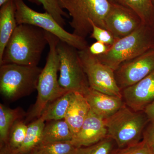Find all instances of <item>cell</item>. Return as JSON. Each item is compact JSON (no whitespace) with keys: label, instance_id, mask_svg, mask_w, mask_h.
<instances>
[{"label":"cell","instance_id":"obj_27","mask_svg":"<svg viewBox=\"0 0 154 154\" xmlns=\"http://www.w3.org/2000/svg\"><path fill=\"white\" fill-rule=\"evenodd\" d=\"M112 154H152L150 146L143 139L138 143L123 148L116 147Z\"/></svg>","mask_w":154,"mask_h":154},{"label":"cell","instance_id":"obj_24","mask_svg":"<svg viewBox=\"0 0 154 154\" xmlns=\"http://www.w3.org/2000/svg\"><path fill=\"white\" fill-rule=\"evenodd\" d=\"M38 5H42L45 12L51 14L62 26L66 25L64 17L69 18L67 14L60 5L58 0H36Z\"/></svg>","mask_w":154,"mask_h":154},{"label":"cell","instance_id":"obj_19","mask_svg":"<svg viewBox=\"0 0 154 154\" xmlns=\"http://www.w3.org/2000/svg\"><path fill=\"white\" fill-rule=\"evenodd\" d=\"M112 4L126 7L139 16L143 23L152 27L154 25V7L152 0H109Z\"/></svg>","mask_w":154,"mask_h":154},{"label":"cell","instance_id":"obj_9","mask_svg":"<svg viewBox=\"0 0 154 154\" xmlns=\"http://www.w3.org/2000/svg\"><path fill=\"white\" fill-rule=\"evenodd\" d=\"M88 48L79 50V55L90 88L108 95L122 97L114 71L92 55Z\"/></svg>","mask_w":154,"mask_h":154},{"label":"cell","instance_id":"obj_23","mask_svg":"<svg viewBox=\"0 0 154 154\" xmlns=\"http://www.w3.org/2000/svg\"><path fill=\"white\" fill-rule=\"evenodd\" d=\"M28 125L21 120H17L12 126L7 145L14 150L18 151L25 140Z\"/></svg>","mask_w":154,"mask_h":154},{"label":"cell","instance_id":"obj_8","mask_svg":"<svg viewBox=\"0 0 154 154\" xmlns=\"http://www.w3.org/2000/svg\"><path fill=\"white\" fill-rule=\"evenodd\" d=\"M57 49L60 61V85L67 91L84 94L90 86L79 50L60 40Z\"/></svg>","mask_w":154,"mask_h":154},{"label":"cell","instance_id":"obj_1","mask_svg":"<svg viewBox=\"0 0 154 154\" xmlns=\"http://www.w3.org/2000/svg\"><path fill=\"white\" fill-rule=\"evenodd\" d=\"M47 45L46 31L32 25H18L6 45L0 65L37 66Z\"/></svg>","mask_w":154,"mask_h":154},{"label":"cell","instance_id":"obj_13","mask_svg":"<svg viewBox=\"0 0 154 154\" xmlns=\"http://www.w3.org/2000/svg\"><path fill=\"white\" fill-rule=\"evenodd\" d=\"M107 136L104 119L91 110L79 131L71 142L78 148L88 146L99 142Z\"/></svg>","mask_w":154,"mask_h":154},{"label":"cell","instance_id":"obj_14","mask_svg":"<svg viewBox=\"0 0 154 154\" xmlns=\"http://www.w3.org/2000/svg\"><path fill=\"white\" fill-rule=\"evenodd\" d=\"M83 95L91 110L104 119L113 115L125 105L122 97L104 94L90 87Z\"/></svg>","mask_w":154,"mask_h":154},{"label":"cell","instance_id":"obj_31","mask_svg":"<svg viewBox=\"0 0 154 154\" xmlns=\"http://www.w3.org/2000/svg\"><path fill=\"white\" fill-rule=\"evenodd\" d=\"M0 154H22L17 151L11 149L7 145L0 146Z\"/></svg>","mask_w":154,"mask_h":154},{"label":"cell","instance_id":"obj_28","mask_svg":"<svg viewBox=\"0 0 154 154\" xmlns=\"http://www.w3.org/2000/svg\"><path fill=\"white\" fill-rule=\"evenodd\" d=\"M110 46L100 42L96 41L88 46V50L92 55L98 56L105 54L109 49Z\"/></svg>","mask_w":154,"mask_h":154},{"label":"cell","instance_id":"obj_30","mask_svg":"<svg viewBox=\"0 0 154 154\" xmlns=\"http://www.w3.org/2000/svg\"><path fill=\"white\" fill-rule=\"evenodd\" d=\"M149 121L154 122V100L147 105L143 110Z\"/></svg>","mask_w":154,"mask_h":154},{"label":"cell","instance_id":"obj_4","mask_svg":"<svg viewBox=\"0 0 154 154\" xmlns=\"http://www.w3.org/2000/svg\"><path fill=\"white\" fill-rule=\"evenodd\" d=\"M60 5L71 17L73 33L85 38L92 31L90 21L106 29L105 20L111 8L109 0H58Z\"/></svg>","mask_w":154,"mask_h":154},{"label":"cell","instance_id":"obj_17","mask_svg":"<svg viewBox=\"0 0 154 154\" xmlns=\"http://www.w3.org/2000/svg\"><path fill=\"white\" fill-rule=\"evenodd\" d=\"M45 122L40 116L28 125L25 140L17 151L22 154H30L39 149L42 145Z\"/></svg>","mask_w":154,"mask_h":154},{"label":"cell","instance_id":"obj_16","mask_svg":"<svg viewBox=\"0 0 154 154\" xmlns=\"http://www.w3.org/2000/svg\"><path fill=\"white\" fill-rule=\"evenodd\" d=\"M14 0H10L0 9V61L4 51L18 25Z\"/></svg>","mask_w":154,"mask_h":154},{"label":"cell","instance_id":"obj_35","mask_svg":"<svg viewBox=\"0 0 154 154\" xmlns=\"http://www.w3.org/2000/svg\"><path fill=\"white\" fill-rule=\"evenodd\" d=\"M152 3L154 7V0H152Z\"/></svg>","mask_w":154,"mask_h":154},{"label":"cell","instance_id":"obj_36","mask_svg":"<svg viewBox=\"0 0 154 154\" xmlns=\"http://www.w3.org/2000/svg\"><path fill=\"white\" fill-rule=\"evenodd\" d=\"M153 30L154 35V25L152 26Z\"/></svg>","mask_w":154,"mask_h":154},{"label":"cell","instance_id":"obj_11","mask_svg":"<svg viewBox=\"0 0 154 154\" xmlns=\"http://www.w3.org/2000/svg\"><path fill=\"white\" fill-rule=\"evenodd\" d=\"M105 24L106 29L116 39H119L131 34L144 24L139 16L132 10L111 3Z\"/></svg>","mask_w":154,"mask_h":154},{"label":"cell","instance_id":"obj_22","mask_svg":"<svg viewBox=\"0 0 154 154\" xmlns=\"http://www.w3.org/2000/svg\"><path fill=\"white\" fill-rule=\"evenodd\" d=\"M116 147L114 140L107 136L97 143L79 148L77 154H112Z\"/></svg>","mask_w":154,"mask_h":154},{"label":"cell","instance_id":"obj_12","mask_svg":"<svg viewBox=\"0 0 154 154\" xmlns=\"http://www.w3.org/2000/svg\"><path fill=\"white\" fill-rule=\"evenodd\" d=\"M127 106L135 111L143 110L154 100V70L138 82L122 91Z\"/></svg>","mask_w":154,"mask_h":154},{"label":"cell","instance_id":"obj_25","mask_svg":"<svg viewBox=\"0 0 154 154\" xmlns=\"http://www.w3.org/2000/svg\"><path fill=\"white\" fill-rule=\"evenodd\" d=\"M79 148L71 141L45 144L39 149L42 154H77Z\"/></svg>","mask_w":154,"mask_h":154},{"label":"cell","instance_id":"obj_10","mask_svg":"<svg viewBox=\"0 0 154 154\" xmlns=\"http://www.w3.org/2000/svg\"><path fill=\"white\" fill-rule=\"evenodd\" d=\"M154 70V48L122 63L114 71L121 91L136 84Z\"/></svg>","mask_w":154,"mask_h":154},{"label":"cell","instance_id":"obj_7","mask_svg":"<svg viewBox=\"0 0 154 154\" xmlns=\"http://www.w3.org/2000/svg\"><path fill=\"white\" fill-rule=\"evenodd\" d=\"M14 3L18 25L28 24L41 28L78 50L85 49L89 46L85 38L69 33L47 12L40 13L34 11L28 7L24 0H14Z\"/></svg>","mask_w":154,"mask_h":154},{"label":"cell","instance_id":"obj_34","mask_svg":"<svg viewBox=\"0 0 154 154\" xmlns=\"http://www.w3.org/2000/svg\"><path fill=\"white\" fill-rule=\"evenodd\" d=\"M151 149L152 153V154H154V143L152 144L150 146Z\"/></svg>","mask_w":154,"mask_h":154},{"label":"cell","instance_id":"obj_20","mask_svg":"<svg viewBox=\"0 0 154 154\" xmlns=\"http://www.w3.org/2000/svg\"><path fill=\"white\" fill-rule=\"evenodd\" d=\"M74 92L68 91L56 99L48 106L41 116L46 122L63 119L68 110Z\"/></svg>","mask_w":154,"mask_h":154},{"label":"cell","instance_id":"obj_15","mask_svg":"<svg viewBox=\"0 0 154 154\" xmlns=\"http://www.w3.org/2000/svg\"><path fill=\"white\" fill-rule=\"evenodd\" d=\"M91 110L90 105L83 94L74 92L64 119L68 125L73 137L79 131Z\"/></svg>","mask_w":154,"mask_h":154},{"label":"cell","instance_id":"obj_3","mask_svg":"<svg viewBox=\"0 0 154 154\" xmlns=\"http://www.w3.org/2000/svg\"><path fill=\"white\" fill-rule=\"evenodd\" d=\"M104 120L107 136L113 139L118 148L133 145L142 140L144 131L149 122L143 110L135 111L125 104Z\"/></svg>","mask_w":154,"mask_h":154},{"label":"cell","instance_id":"obj_33","mask_svg":"<svg viewBox=\"0 0 154 154\" xmlns=\"http://www.w3.org/2000/svg\"><path fill=\"white\" fill-rule=\"evenodd\" d=\"M30 154H42V152L40 149H38L37 150L35 151L33 153Z\"/></svg>","mask_w":154,"mask_h":154},{"label":"cell","instance_id":"obj_26","mask_svg":"<svg viewBox=\"0 0 154 154\" xmlns=\"http://www.w3.org/2000/svg\"><path fill=\"white\" fill-rule=\"evenodd\" d=\"M92 26V31L90 35V37L94 38L96 41L100 42L109 46H112L116 41L113 34L107 29L100 28L90 21Z\"/></svg>","mask_w":154,"mask_h":154},{"label":"cell","instance_id":"obj_5","mask_svg":"<svg viewBox=\"0 0 154 154\" xmlns=\"http://www.w3.org/2000/svg\"><path fill=\"white\" fill-rule=\"evenodd\" d=\"M154 48L152 27L143 24L131 34L116 39L106 53L96 57L115 71L124 62Z\"/></svg>","mask_w":154,"mask_h":154},{"label":"cell","instance_id":"obj_21","mask_svg":"<svg viewBox=\"0 0 154 154\" xmlns=\"http://www.w3.org/2000/svg\"><path fill=\"white\" fill-rule=\"evenodd\" d=\"M22 114L19 108L12 109L0 104V146L7 145L11 128Z\"/></svg>","mask_w":154,"mask_h":154},{"label":"cell","instance_id":"obj_6","mask_svg":"<svg viewBox=\"0 0 154 154\" xmlns=\"http://www.w3.org/2000/svg\"><path fill=\"white\" fill-rule=\"evenodd\" d=\"M42 69L17 64L0 67V92L6 99L15 101L36 90Z\"/></svg>","mask_w":154,"mask_h":154},{"label":"cell","instance_id":"obj_29","mask_svg":"<svg viewBox=\"0 0 154 154\" xmlns=\"http://www.w3.org/2000/svg\"><path fill=\"white\" fill-rule=\"evenodd\" d=\"M143 139L150 146L154 143V122H150L145 128Z\"/></svg>","mask_w":154,"mask_h":154},{"label":"cell","instance_id":"obj_32","mask_svg":"<svg viewBox=\"0 0 154 154\" xmlns=\"http://www.w3.org/2000/svg\"><path fill=\"white\" fill-rule=\"evenodd\" d=\"M10 0H0V7L4 5V4H5L7 2H8ZM30 1V2H31L32 3H35V4H37V3L36 2V0H28Z\"/></svg>","mask_w":154,"mask_h":154},{"label":"cell","instance_id":"obj_2","mask_svg":"<svg viewBox=\"0 0 154 154\" xmlns=\"http://www.w3.org/2000/svg\"><path fill=\"white\" fill-rule=\"evenodd\" d=\"M46 33L49 52L38 79L37 99L28 114L29 119L39 118L50 104L68 92L60 87L57 79L60 61L57 47L60 39L49 32Z\"/></svg>","mask_w":154,"mask_h":154},{"label":"cell","instance_id":"obj_18","mask_svg":"<svg viewBox=\"0 0 154 154\" xmlns=\"http://www.w3.org/2000/svg\"><path fill=\"white\" fill-rule=\"evenodd\" d=\"M73 137L68 125L64 119L48 121L43 131L42 145L71 141Z\"/></svg>","mask_w":154,"mask_h":154}]
</instances>
